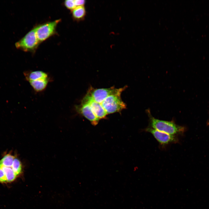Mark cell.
<instances>
[{"instance_id":"9c48e42d","label":"cell","mask_w":209,"mask_h":209,"mask_svg":"<svg viewBox=\"0 0 209 209\" xmlns=\"http://www.w3.org/2000/svg\"><path fill=\"white\" fill-rule=\"evenodd\" d=\"M24 74L26 80L28 82L49 78L46 73L41 71H26L24 72Z\"/></svg>"},{"instance_id":"277c9868","label":"cell","mask_w":209,"mask_h":209,"mask_svg":"<svg viewBox=\"0 0 209 209\" xmlns=\"http://www.w3.org/2000/svg\"><path fill=\"white\" fill-rule=\"evenodd\" d=\"M61 20L57 19L36 26V35L40 43L56 34L57 25Z\"/></svg>"},{"instance_id":"5bb4252c","label":"cell","mask_w":209,"mask_h":209,"mask_svg":"<svg viewBox=\"0 0 209 209\" xmlns=\"http://www.w3.org/2000/svg\"><path fill=\"white\" fill-rule=\"evenodd\" d=\"M11 167L16 176L21 174L22 165L20 161L18 158H15Z\"/></svg>"},{"instance_id":"4fadbf2b","label":"cell","mask_w":209,"mask_h":209,"mask_svg":"<svg viewBox=\"0 0 209 209\" xmlns=\"http://www.w3.org/2000/svg\"><path fill=\"white\" fill-rule=\"evenodd\" d=\"M15 157L8 154L5 155L0 160V165L6 167H11Z\"/></svg>"},{"instance_id":"52a82bcc","label":"cell","mask_w":209,"mask_h":209,"mask_svg":"<svg viewBox=\"0 0 209 209\" xmlns=\"http://www.w3.org/2000/svg\"><path fill=\"white\" fill-rule=\"evenodd\" d=\"M75 109L78 113L88 119L93 125L98 124L99 120L95 116L88 103L81 101L80 105L75 107Z\"/></svg>"},{"instance_id":"ba28073f","label":"cell","mask_w":209,"mask_h":209,"mask_svg":"<svg viewBox=\"0 0 209 209\" xmlns=\"http://www.w3.org/2000/svg\"><path fill=\"white\" fill-rule=\"evenodd\" d=\"M82 101L87 103L89 105L92 111L99 120L104 118L107 115L101 105L94 101L86 94Z\"/></svg>"},{"instance_id":"30bf717a","label":"cell","mask_w":209,"mask_h":209,"mask_svg":"<svg viewBox=\"0 0 209 209\" xmlns=\"http://www.w3.org/2000/svg\"><path fill=\"white\" fill-rule=\"evenodd\" d=\"M50 81L49 78L28 82L35 91L40 92L44 91L46 87Z\"/></svg>"},{"instance_id":"9a60e30c","label":"cell","mask_w":209,"mask_h":209,"mask_svg":"<svg viewBox=\"0 0 209 209\" xmlns=\"http://www.w3.org/2000/svg\"><path fill=\"white\" fill-rule=\"evenodd\" d=\"M64 4L68 9L71 11L76 7L74 0L65 1L64 2Z\"/></svg>"},{"instance_id":"5b68a950","label":"cell","mask_w":209,"mask_h":209,"mask_svg":"<svg viewBox=\"0 0 209 209\" xmlns=\"http://www.w3.org/2000/svg\"><path fill=\"white\" fill-rule=\"evenodd\" d=\"M125 88V87L119 89H116L113 87L109 88L98 89L90 87L87 94L95 101L101 104L108 96L123 91Z\"/></svg>"},{"instance_id":"e0dca14e","label":"cell","mask_w":209,"mask_h":209,"mask_svg":"<svg viewBox=\"0 0 209 209\" xmlns=\"http://www.w3.org/2000/svg\"><path fill=\"white\" fill-rule=\"evenodd\" d=\"M76 7L84 6L85 3V1L83 0H74Z\"/></svg>"},{"instance_id":"2e32d148","label":"cell","mask_w":209,"mask_h":209,"mask_svg":"<svg viewBox=\"0 0 209 209\" xmlns=\"http://www.w3.org/2000/svg\"><path fill=\"white\" fill-rule=\"evenodd\" d=\"M0 182L4 183L7 182L5 173L2 170L0 165Z\"/></svg>"},{"instance_id":"8992f818","label":"cell","mask_w":209,"mask_h":209,"mask_svg":"<svg viewBox=\"0 0 209 209\" xmlns=\"http://www.w3.org/2000/svg\"><path fill=\"white\" fill-rule=\"evenodd\" d=\"M145 130L151 133L161 145H165L178 141V139L174 135L169 134L150 127L146 128Z\"/></svg>"},{"instance_id":"3957f363","label":"cell","mask_w":209,"mask_h":209,"mask_svg":"<svg viewBox=\"0 0 209 209\" xmlns=\"http://www.w3.org/2000/svg\"><path fill=\"white\" fill-rule=\"evenodd\" d=\"M123 91L108 96L100 104L107 114L120 111L126 108V105L121 98Z\"/></svg>"},{"instance_id":"8fae6325","label":"cell","mask_w":209,"mask_h":209,"mask_svg":"<svg viewBox=\"0 0 209 209\" xmlns=\"http://www.w3.org/2000/svg\"><path fill=\"white\" fill-rule=\"evenodd\" d=\"M73 19L77 21L83 19L85 16L86 10L84 6L76 7L72 10Z\"/></svg>"},{"instance_id":"7a4b0ae2","label":"cell","mask_w":209,"mask_h":209,"mask_svg":"<svg viewBox=\"0 0 209 209\" xmlns=\"http://www.w3.org/2000/svg\"><path fill=\"white\" fill-rule=\"evenodd\" d=\"M36 26L15 44L16 48L25 52L35 53L40 43L36 33Z\"/></svg>"},{"instance_id":"6da1fadb","label":"cell","mask_w":209,"mask_h":209,"mask_svg":"<svg viewBox=\"0 0 209 209\" xmlns=\"http://www.w3.org/2000/svg\"><path fill=\"white\" fill-rule=\"evenodd\" d=\"M149 123L153 129L169 134L174 135L183 132L184 128L176 125L174 121H168L156 119L152 115L149 109L146 110Z\"/></svg>"},{"instance_id":"7c38bea8","label":"cell","mask_w":209,"mask_h":209,"mask_svg":"<svg viewBox=\"0 0 209 209\" xmlns=\"http://www.w3.org/2000/svg\"><path fill=\"white\" fill-rule=\"evenodd\" d=\"M1 165L5 174L7 182H11L14 180L17 176L12 167H6Z\"/></svg>"},{"instance_id":"ac0fdd59","label":"cell","mask_w":209,"mask_h":209,"mask_svg":"<svg viewBox=\"0 0 209 209\" xmlns=\"http://www.w3.org/2000/svg\"><path fill=\"white\" fill-rule=\"evenodd\" d=\"M208 124H209V122H208Z\"/></svg>"}]
</instances>
